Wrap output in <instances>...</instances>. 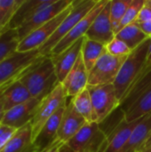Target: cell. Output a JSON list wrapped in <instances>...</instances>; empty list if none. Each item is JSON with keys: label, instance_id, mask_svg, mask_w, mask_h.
<instances>
[{"label": "cell", "instance_id": "obj_33", "mask_svg": "<svg viewBox=\"0 0 151 152\" xmlns=\"http://www.w3.org/2000/svg\"><path fill=\"white\" fill-rule=\"evenodd\" d=\"M18 129L0 125V152L2 151Z\"/></svg>", "mask_w": 151, "mask_h": 152}, {"label": "cell", "instance_id": "obj_39", "mask_svg": "<svg viewBox=\"0 0 151 152\" xmlns=\"http://www.w3.org/2000/svg\"><path fill=\"white\" fill-rule=\"evenodd\" d=\"M146 63L150 64L151 65V37H150V45H149V50H148V53H147V60H146Z\"/></svg>", "mask_w": 151, "mask_h": 152}, {"label": "cell", "instance_id": "obj_5", "mask_svg": "<svg viewBox=\"0 0 151 152\" xmlns=\"http://www.w3.org/2000/svg\"><path fill=\"white\" fill-rule=\"evenodd\" d=\"M66 144L75 152H104L108 137L98 123H86Z\"/></svg>", "mask_w": 151, "mask_h": 152}, {"label": "cell", "instance_id": "obj_24", "mask_svg": "<svg viewBox=\"0 0 151 152\" xmlns=\"http://www.w3.org/2000/svg\"><path fill=\"white\" fill-rule=\"evenodd\" d=\"M105 52L106 45L104 44L90 40L85 37L81 50V56L88 72L93 69L97 61Z\"/></svg>", "mask_w": 151, "mask_h": 152}, {"label": "cell", "instance_id": "obj_15", "mask_svg": "<svg viewBox=\"0 0 151 152\" xmlns=\"http://www.w3.org/2000/svg\"><path fill=\"white\" fill-rule=\"evenodd\" d=\"M84 38L85 37L75 42L62 53L54 56H50L54 66L56 76L61 84L64 81L71 69L74 67L77 58L81 54Z\"/></svg>", "mask_w": 151, "mask_h": 152}, {"label": "cell", "instance_id": "obj_40", "mask_svg": "<svg viewBox=\"0 0 151 152\" xmlns=\"http://www.w3.org/2000/svg\"><path fill=\"white\" fill-rule=\"evenodd\" d=\"M60 152H75L70 147H69L67 144H64L63 146H62V148L61 149V151Z\"/></svg>", "mask_w": 151, "mask_h": 152}, {"label": "cell", "instance_id": "obj_9", "mask_svg": "<svg viewBox=\"0 0 151 152\" xmlns=\"http://www.w3.org/2000/svg\"><path fill=\"white\" fill-rule=\"evenodd\" d=\"M74 3V1H73ZM73 3L70 6H69L66 10L61 12L53 20H49L37 29L31 32L28 36L23 38L17 48L18 52H28L36 49H39L56 31L60 24L63 21L66 16L70 12L73 8Z\"/></svg>", "mask_w": 151, "mask_h": 152}, {"label": "cell", "instance_id": "obj_7", "mask_svg": "<svg viewBox=\"0 0 151 152\" xmlns=\"http://www.w3.org/2000/svg\"><path fill=\"white\" fill-rule=\"evenodd\" d=\"M87 89L91 96L96 123H101L120 106V101L117 96L113 84L87 86Z\"/></svg>", "mask_w": 151, "mask_h": 152}, {"label": "cell", "instance_id": "obj_21", "mask_svg": "<svg viewBox=\"0 0 151 152\" xmlns=\"http://www.w3.org/2000/svg\"><path fill=\"white\" fill-rule=\"evenodd\" d=\"M0 95L4 101L5 111L32 98L29 92L20 79L0 90Z\"/></svg>", "mask_w": 151, "mask_h": 152}, {"label": "cell", "instance_id": "obj_37", "mask_svg": "<svg viewBox=\"0 0 151 152\" xmlns=\"http://www.w3.org/2000/svg\"><path fill=\"white\" fill-rule=\"evenodd\" d=\"M4 113H5V110H4V101L0 95V125H1V122L4 118Z\"/></svg>", "mask_w": 151, "mask_h": 152}, {"label": "cell", "instance_id": "obj_14", "mask_svg": "<svg viewBox=\"0 0 151 152\" xmlns=\"http://www.w3.org/2000/svg\"><path fill=\"white\" fill-rule=\"evenodd\" d=\"M40 100L31 98L28 101L19 104L5 111L1 125H4L15 129H20L31 122Z\"/></svg>", "mask_w": 151, "mask_h": 152}, {"label": "cell", "instance_id": "obj_42", "mask_svg": "<svg viewBox=\"0 0 151 152\" xmlns=\"http://www.w3.org/2000/svg\"><path fill=\"white\" fill-rule=\"evenodd\" d=\"M4 29H0V33H1V32H2V31L4 30Z\"/></svg>", "mask_w": 151, "mask_h": 152}, {"label": "cell", "instance_id": "obj_32", "mask_svg": "<svg viewBox=\"0 0 151 152\" xmlns=\"http://www.w3.org/2000/svg\"><path fill=\"white\" fill-rule=\"evenodd\" d=\"M106 50L109 54L116 57L128 56L132 53V50L126 45V44L116 37L106 45Z\"/></svg>", "mask_w": 151, "mask_h": 152}, {"label": "cell", "instance_id": "obj_38", "mask_svg": "<svg viewBox=\"0 0 151 152\" xmlns=\"http://www.w3.org/2000/svg\"><path fill=\"white\" fill-rule=\"evenodd\" d=\"M150 150H151V135L150 137L148 139V141L144 143V145L142 146V148L141 149V151L139 152H146Z\"/></svg>", "mask_w": 151, "mask_h": 152}, {"label": "cell", "instance_id": "obj_31", "mask_svg": "<svg viewBox=\"0 0 151 152\" xmlns=\"http://www.w3.org/2000/svg\"><path fill=\"white\" fill-rule=\"evenodd\" d=\"M145 2H146V0H132L130 5L128 6L127 10H126V12H125V13L124 15V18H123V20H122V21L120 23L119 31L123 28H125V27H126V26H128V25H130L132 23H134L136 21L142 8L145 4Z\"/></svg>", "mask_w": 151, "mask_h": 152}, {"label": "cell", "instance_id": "obj_3", "mask_svg": "<svg viewBox=\"0 0 151 152\" xmlns=\"http://www.w3.org/2000/svg\"><path fill=\"white\" fill-rule=\"evenodd\" d=\"M98 0L74 1L73 8L60 24L53 35L38 49L43 56H49L56 45L96 5Z\"/></svg>", "mask_w": 151, "mask_h": 152}, {"label": "cell", "instance_id": "obj_2", "mask_svg": "<svg viewBox=\"0 0 151 152\" xmlns=\"http://www.w3.org/2000/svg\"><path fill=\"white\" fill-rule=\"evenodd\" d=\"M150 42V37L144 41L136 49L132 51L123 63L120 71L113 84L119 101H121L127 89L142 72L146 63Z\"/></svg>", "mask_w": 151, "mask_h": 152}, {"label": "cell", "instance_id": "obj_25", "mask_svg": "<svg viewBox=\"0 0 151 152\" xmlns=\"http://www.w3.org/2000/svg\"><path fill=\"white\" fill-rule=\"evenodd\" d=\"M115 37L125 43L132 51L136 49L150 37L140 28L137 23H132L123 28Z\"/></svg>", "mask_w": 151, "mask_h": 152}, {"label": "cell", "instance_id": "obj_22", "mask_svg": "<svg viewBox=\"0 0 151 152\" xmlns=\"http://www.w3.org/2000/svg\"><path fill=\"white\" fill-rule=\"evenodd\" d=\"M140 119L128 122L125 119L108 136V146L104 152H118L126 143Z\"/></svg>", "mask_w": 151, "mask_h": 152}, {"label": "cell", "instance_id": "obj_23", "mask_svg": "<svg viewBox=\"0 0 151 152\" xmlns=\"http://www.w3.org/2000/svg\"><path fill=\"white\" fill-rule=\"evenodd\" d=\"M1 152H35L31 124L18 129Z\"/></svg>", "mask_w": 151, "mask_h": 152}, {"label": "cell", "instance_id": "obj_19", "mask_svg": "<svg viewBox=\"0 0 151 152\" xmlns=\"http://www.w3.org/2000/svg\"><path fill=\"white\" fill-rule=\"evenodd\" d=\"M55 1L56 0H23L9 22L8 27L12 29H17L37 12L55 3Z\"/></svg>", "mask_w": 151, "mask_h": 152}, {"label": "cell", "instance_id": "obj_8", "mask_svg": "<svg viewBox=\"0 0 151 152\" xmlns=\"http://www.w3.org/2000/svg\"><path fill=\"white\" fill-rule=\"evenodd\" d=\"M126 57L113 56L106 50L88 72V86H94L114 84Z\"/></svg>", "mask_w": 151, "mask_h": 152}, {"label": "cell", "instance_id": "obj_36", "mask_svg": "<svg viewBox=\"0 0 151 152\" xmlns=\"http://www.w3.org/2000/svg\"><path fill=\"white\" fill-rule=\"evenodd\" d=\"M140 28L148 36V37H151V21L149 22H144V23H140L138 24Z\"/></svg>", "mask_w": 151, "mask_h": 152}, {"label": "cell", "instance_id": "obj_4", "mask_svg": "<svg viewBox=\"0 0 151 152\" xmlns=\"http://www.w3.org/2000/svg\"><path fill=\"white\" fill-rule=\"evenodd\" d=\"M41 56L39 50L28 52L16 51L0 62V90L19 80L26 70Z\"/></svg>", "mask_w": 151, "mask_h": 152}, {"label": "cell", "instance_id": "obj_16", "mask_svg": "<svg viewBox=\"0 0 151 152\" xmlns=\"http://www.w3.org/2000/svg\"><path fill=\"white\" fill-rule=\"evenodd\" d=\"M61 85L67 97H74L87 87L88 70L85 68L81 54Z\"/></svg>", "mask_w": 151, "mask_h": 152}, {"label": "cell", "instance_id": "obj_30", "mask_svg": "<svg viewBox=\"0 0 151 152\" xmlns=\"http://www.w3.org/2000/svg\"><path fill=\"white\" fill-rule=\"evenodd\" d=\"M23 0H0V29L6 28Z\"/></svg>", "mask_w": 151, "mask_h": 152}, {"label": "cell", "instance_id": "obj_10", "mask_svg": "<svg viewBox=\"0 0 151 152\" xmlns=\"http://www.w3.org/2000/svg\"><path fill=\"white\" fill-rule=\"evenodd\" d=\"M109 0H98L96 5L69 31V34H67L56 45V46L53 49L49 56H54L62 53L70 45H72L75 42L85 37L86 32L88 31L90 26L95 20L96 16L101 12V11L107 4Z\"/></svg>", "mask_w": 151, "mask_h": 152}, {"label": "cell", "instance_id": "obj_26", "mask_svg": "<svg viewBox=\"0 0 151 152\" xmlns=\"http://www.w3.org/2000/svg\"><path fill=\"white\" fill-rule=\"evenodd\" d=\"M151 112V86L142 94L125 113L126 121L133 122L141 119Z\"/></svg>", "mask_w": 151, "mask_h": 152}, {"label": "cell", "instance_id": "obj_27", "mask_svg": "<svg viewBox=\"0 0 151 152\" xmlns=\"http://www.w3.org/2000/svg\"><path fill=\"white\" fill-rule=\"evenodd\" d=\"M20 44L16 29H12L8 26L0 33V62L17 51Z\"/></svg>", "mask_w": 151, "mask_h": 152}, {"label": "cell", "instance_id": "obj_6", "mask_svg": "<svg viewBox=\"0 0 151 152\" xmlns=\"http://www.w3.org/2000/svg\"><path fill=\"white\" fill-rule=\"evenodd\" d=\"M67 101V95L62 85L60 83L52 93L41 100L35 115L30 122L32 127L33 141L37 136L44 124L54 115V113L62 107Z\"/></svg>", "mask_w": 151, "mask_h": 152}, {"label": "cell", "instance_id": "obj_12", "mask_svg": "<svg viewBox=\"0 0 151 152\" xmlns=\"http://www.w3.org/2000/svg\"><path fill=\"white\" fill-rule=\"evenodd\" d=\"M85 124V119L75 109L71 97H67L65 109L57 133V138L66 144Z\"/></svg>", "mask_w": 151, "mask_h": 152}, {"label": "cell", "instance_id": "obj_11", "mask_svg": "<svg viewBox=\"0 0 151 152\" xmlns=\"http://www.w3.org/2000/svg\"><path fill=\"white\" fill-rule=\"evenodd\" d=\"M72 3L73 0H56L55 3L37 12L30 20L26 21L16 29L18 37L20 38V42L27 36H28L31 32L55 18L69 6H70Z\"/></svg>", "mask_w": 151, "mask_h": 152}, {"label": "cell", "instance_id": "obj_43", "mask_svg": "<svg viewBox=\"0 0 151 152\" xmlns=\"http://www.w3.org/2000/svg\"><path fill=\"white\" fill-rule=\"evenodd\" d=\"M146 152H151V150H150V151H146Z\"/></svg>", "mask_w": 151, "mask_h": 152}, {"label": "cell", "instance_id": "obj_28", "mask_svg": "<svg viewBox=\"0 0 151 152\" xmlns=\"http://www.w3.org/2000/svg\"><path fill=\"white\" fill-rule=\"evenodd\" d=\"M73 105L77 111L85 119L86 123L95 122L91 96L87 87L74 97H71Z\"/></svg>", "mask_w": 151, "mask_h": 152}, {"label": "cell", "instance_id": "obj_18", "mask_svg": "<svg viewBox=\"0 0 151 152\" xmlns=\"http://www.w3.org/2000/svg\"><path fill=\"white\" fill-rule=\"evenodd\" d=\"M66 103L61 107L54 115L44 124L37 136L33 141V146L35 152H41L49 147L53 141L57 138L58 129L61 121L62 114L65 109Z\"/></svg>", "mask_w": 151, "mask_h": 152}, {"label": "cell", "instance_id": "obj_41", "mask_svg": "<svg viewBox=\"0 0 151 152\" xmlns=\"http://www.w3.org/2000/svg\"><path fill=\"white\" fill-rule=\"evenodd\" d=\"M146 4H148L150 7H151V0H146Z\"/></svg>", "mask_w": 151, "mask_h": 152}, {"label": "cell", "instance_id": "obj_35", "mask_svg": "<svg viewBox=\"0 0 151 152\" xmlns=\"http://www.w3.org/2000/svg\"><path fill=\"white\" fill-rule=\"evenodd\" d=\"M64 144H65L64 142H62L61 140H59L58 138H56L53 141V142L49 147H47L45 150H44L43 151L41 152H60L61 149L62 148V146Z\"/></svg>", "mask_w": 151, "mask_h": 152}, {"label": "cell", "instance_id": "obj_1", "mask_svg": "<svg viewBox=\"0 0 151 152\" xmlns=\"http://www.w3.org/2000/svg\"><path fill=\"white\" fill-rule=\"evenodd\" d=\"M20 81L32 98L43 100L60 84L50 56H41L22 75Z\"/></svg>", "mask_w": 151, "mask_h": 152}, {"label": "cell", "instance_id": "obj_17", "mask_svg": "<svg viewBox=\"0 0 151 152\" xmlns=\"http://www.w3.org/2000/svg\"><path fill=\"white\" fill-rule=\"evenodd\" d=\"M151 86V65L145 63L142 72L134 79L133 84L127 89L126 93L120 101L121 110L125 113L127 110L136 102V100L144 94Z\"/></svg>", "mask_w": 151, "mask_h": 152}, {"label": "cell", "instance_id": "obj_20", "mask_svg": "<svg viewBox=\"0 0 151 152\" xmlns=\"http://www.w3.org/2000/svg\"><path fill=\"white\" fill-rule=\"evenodd\" d=\"M151 135V112L142 118L128 141L118 152H139Z\"/></svg>", "mask_w": 151, "mask_h": 152}, {"label": "cell", "instance_id": "obj_34", "mask_svg": "<svg viewBox=\"0 0 151 152\" xmlns=\"http://www.w3.org/2000/svg\"><path fill=\"white\" fill-rule=\"evenodd\" d=\"M149 21H151V7H150L148 4H146V2H145V4L142 8L139 13V16L134 23L140 24V23H144V22H149Z\"/></svg>", "mask_w": 151, "mask_h": 152}, {"label": "cell", "instance_id": "obj_29", "mask_svg": "<svg viewBox=\"0 0 151 152\" xmlns=\"http://www.w3.org/2000/svg\"><path fill=\"white\" fill-rule=\"evenodd\" d=\"M132 0H111L110 3V21L115 36L119 31L120 23L130 5Z\"/></svg>", "mask_w": 151, "mask_h": 152}, {"label": "cell", "instance_id": "obj_13", "mask_svg": "<svg viewBox=\"0 0 151 152\" xmlns=\"http://www.w3.org/2000/svg\"><path fill=\"white\" fill-rule=\"evenodd\" d=\"M110 3L111 0H109L85 34L86 38L104 44L105 45L115 37L110 21Z\"/></svg>", "mask_w": 151, "mask_h": 152}]
</instances>
